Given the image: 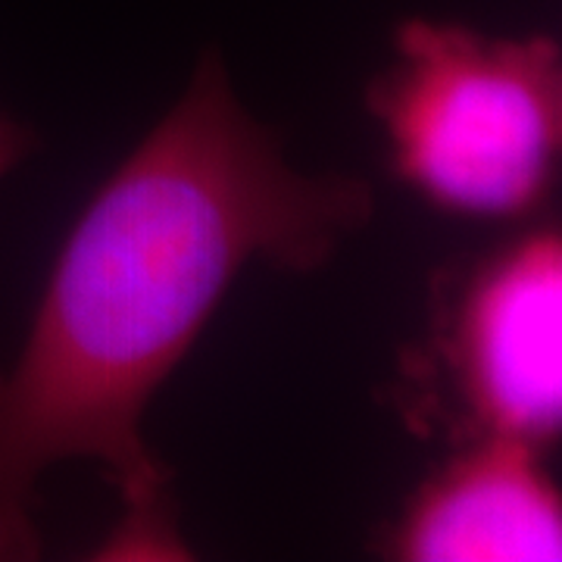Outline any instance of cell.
Returning <instances> with one entry per match:
<instances>
[{"label": "cell", "mask_w": 562, "mask_h": 562, "mask_svg": "<svg viewBox=\"0 0 562 562\" xmlns=\"http://www.w3.org/2000/svg\"><path fill=\"white\" fill-rule=\"evenodd\" d=\"M372 213L369 181L294 169L206 50L85 206L20 357L0 369V562L38 560L35 487L69 460L98 462L120 491L106 550L184 557L147 406L247 262L316 272Z\"/></svg>", "instance_id": "6da1fadb"}, {"label": "cell", "mask_w": 562, "mask_h": 562, "mask_svg": "<svg viewBox=\"0 0 562 562\" xmlns=\"http://www.w3.org/2000/svg\"><path fill=\"white\" fill-rule=\"evenodd\" d=\"M366 106L394 176L422 201L465 220H522L560 169V41L406 20Z\"/></svg>", "instance_id": "7a4b0ae2"}, {"label": "cell", "mask_w": 562, "mask_h": 562, "mask_svg": "<svg viewBox=\"0 0 562 562\" xmlns=\"http://www.w3.org/2000/svg\"><path fill=\"white\" fill-rule=\"evenodd\" d=\"M462 438L543 450L562 428V241L535 228L482 260L438 335Z\"/></svg>", "instance_id": "3957f363"}, {"label": "cell", "mask_w": 562, "mask_h": 562, "mask_svg": "<svg viewBox=\"0 0 562 562\" xmlns=\"http://www.w3.org/2000/svg\"><path fill=\"white\" fill-rule=\"evenodd\" d=\"M384 557L403 562H557L562 503L541 450L475 438L403 506L384 531Z\"/></svg>", "instance_id": "277c9868"}, {"label": "cell", "mask_w": 562, "mask_h": 562, "mask_svg": "<svg viewBox=\"0 0 562 562\" xmlns=\"http://www.w3.org/2000/svg\"><path fill=\"white\" fill-rule=\"evenodd\" d=\"M35 150H38V135L20 120L0 113V181L13 169H20Z\"/></svg>", "instance_id": "5b68a950"}]
</instances>
